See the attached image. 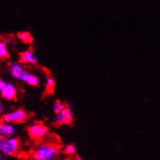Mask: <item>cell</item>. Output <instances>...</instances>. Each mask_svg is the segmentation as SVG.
I'll return each mask as SVG.
<instances>
[{
    "instance_id": "6da1fadb",
    "label": "cell",
    "mask_w": 160,
    "mask_h": 160,
    "mask_svg": "<svg viewBox=\"0 0 160 160\" xmlns=\"http://www.w3.org/2000/svg\"><path fill=\"white\" fill-rule=\"evenodd\" d=\"M59 154V150L55 145L41 143L34 148L30 160H55Z\"/></svg>"
},
{
    "instance_id": "7a4b0ae2",
    "label": "cell",
    "mask_w": 160,
    "mask_h": 160,
    "mask_svg": "<svg viewBox=\"0 0 160 160\" xmlns=\"http://www.w3.org/2000/svg\"><path fill=\"white\" fill-rule=\"evenodd\" d=\"M28 118L27 112L22 108H18L16 110L9 112L3 116V122L11 124H21L25 122Z\"/></svg>"
},
{
    "instance_id": "3957f363",
    "label": "cell",
    "mask_w": 160,
    "mask_h": 160,
    "mask_svg": "<svg viewBox=\"0 0 160 160\" xmlns=\"http://www.w3.org/2000/svg\"><path fill=\"white\" fill-rule=\"evenodd\" d=\"M27 132H28V135H30V138H34V139H40V138L46 136L47 134L48 133L49 129L48 127L44 125L43 123L37 122L29 126Z\"/></svg>"
},
{
    "instance_id": "277c9868",
    "label": "cell",
    "mask_w": 160,
    "mask_h": 160,
    "mask_svg": "<svg viewBox=\"0 0 160 160\" xmlns=\"http://www.w3.org/2000/svg\"><path fill=\"white\" fill-rule=\"evenodd\" d=\"M19 148V140L15 137L6 138L2 153L6 156H13L17 154Z\"/></svg>"
},
{
    "instance_id": "5b68a950",
    "label": "cell",
    "mask_w": 160,
    "mask_h": 160,
    "mask_svg": "<svg viewBox=\"0 0 160 160\" xmlns=\"http://www.w3.org/2000/svg\"><path fill=\"white\" fill-rule=\"evenodd\" d=\"M73 121V114L71 108L68 105L61 111L60 113L57 114L55 118V122L58 125H70Z\"/></svg>"
},
{
    "instance_id": "8992f818",
    "label": "cell",
    "mask_w": 160,
    "mask_h": 160,
    "mask_svg": "<svg viewBox=\"0 0 160 160\" xmlns=\"http://www.w3.org/2000/svg\"><path fill=\"white\" fill-rule=\"evenodd\" d=\"M0 95L2 98L7 101L15 100L17 96V91L16 88L13 84L11 82H7L6 81V85L4 86L3 89L0 92Z\"/></svg>"
},
{
    "instance_id": "52a82bcc",
    "label": "cell",
    "mask_w": 160,
    "mask_h": 160,
    "mask_svg": "<svg viewBox=\"0 0 160 160\" xmlns=\"http://www.w3.org/2000/svg\"><path fill=\"white\" fill-rule=\"evenodd\" d=\"M37 61H38V59H37V55L30 49L24 50L19 54V62L21 63L34 65L37 64Z\"/></svg>"
},
{
    "instance_id": "ba28073f",
    "label": "cell",
    "mask_w": 160,
    "mask_h": 160,
    "mask_svg": "<svg viewBox=\"0 0 160 160\" xmlns=\"http://www.w3.org/2000/svg\"><path fill=\"white\" fill-rule=\"evenodd\" d=\"M19 81H23V82L26 83L27 84L30 86H33V87H35V86H38L40 84V79H39V77L37 75H36L35 73H33L28 71H24V72L23 73L22 76H21Z\"/></svg>"
},
{
    "instance_id": "9c48e42d",
    "label": "cell",
    "mask_w": 160,
    "mask_h": 160,
    "mask_svg": "<svg viewBox=\"0 0 160 160\" xmlns=\"http://www.w3.org/2000/svg\"><path fill=\"white\" fill-rule=\"evenodd\" d=\"M16 129L13 124L6 122H0V135L6 138L13 137L16 134Z\"/></svg>"
},
{
    "instance_id": "30bf717a",
    "label": "cell",
    "mask_w": 160,
    "mask_h": 160,
    "mask_svg": "<svg viewBox=\"0 0 160 160\" xmlns=\"http://www.w3.org/2000/svg\"><path fill=\"white\" fill-rule=\"evenodd\" d=\"M9 71L13 78L19 81L25 69L23 66V63H21L20 62H13L9 65Z\"/></svg>"
},
{
    "instance_id": "8fae6325",
    "label": "cell",
    "mask_w": 160,
    "mask_h": 160,
    "mask_svg": "<svg viewBox=\"0 0 160 160\" xmlns=\"http://www.w3.org/2000/svg\"><path fill=\"white\" fill-rule=\"evenodd\" d=\"M17 37L20 41L23 43L27 44H31L34 42V38H33L32 35L27 31H23V32H19L17 34Z\"/></svg>"
},
{
    "instance_id": "7c38bea8",
    "label": "cell",
    "mask_w": 160,
    "mask_h": 160,
    "mask_svg": "<svg viewBox=\"0 0 160 160\" xmlns=\"http://www.w3.org/2000/svg\"><path fill=\"white\" fill-rule=\"evenodd\" d=\"M55 88V81L52 77H48L46 79L45 83V88L46 91L48 94H53Z\"/></svg>"
},
{
    "instance_id": "4fadbf2b",
    "label": "cell",
    "mask_w": 160,
    "mask_h": 160,
    "mask_svg": "<svg viewBox=\"0 0 160 160\" xmlns=\"http://www.w3.org/2000/svg\"><path fill=\"white\" fill-rule=\"evenodd\" d=\"M9 57L8 46L6 42L0 40V59H6Z\"/></svg>"
},
{
    "instance_id": "5bb4252c",
    "label": "cell",
    "mask_w": 160,
    "mask_h": 160,
    "mask_svg": "<svg viewBox=\"0 0 160 160\" xmlns=\"http://www.w3.org/2000/svg\"><path fill=\"white\" fill-rule=\"evenodd\" d=\"M65 107H66V104H65L64 102H62L61 101L58 100L55 102V104H54L53 111L54 112H55V115H57V114L60 113Z\"/></svg>"
},
{
    "instance_id": "9a60e30c",
    "label": "cell",
    "mask_w": 160,
    "mask_h": 160,
    "mask_svg": "<svg viewBox=\"0 0 160 160\" xmlns=\"http://www.w3.org/2000/svg\"><path fill=\"white\" fill-rule=\"evenodd\" d=\"M64 152L68 156H72L74 155L76 152V148L75 145L73 144H68L65 146L64 149Z\"/></svg>"
},
{
    "instance_id": "2e32d148",
    "label": "cell",
    "mask_w": 160,
    "mask_h": 160,
    "mask_svg": "<svg viewBox=\"0 0 160 160\" xmlns=\"http://www.w3.org/2000/svg\"><path fill=\"white\" fill-rule=\"evenodd\" d=\"M5 141H6V138L0 135V152H2V149H3V145H4Z\"/></svg>"
},
{
    "instance_id": "e0dca14e",
    "label": "cell",
    "mask_w": 160,
    "mask_h": 160,
    "mask_svg": "<svg viewBox=\"0 0 160 160\" xmlns=\"http://www.w3.org/2000/svg\"><path fill=\"white\" fill-rule=\"evenodd\" d=\"M6 81H4V80L3 79H0V92H1L2 90L3 89V88H4V86L6 85Z\"/></svg>"
},
{
    "instance_id": "ac0fdd59",
    "label": "cell",
    "mask_w": 160,
    "mask_h": 160,
    "mask_svg": "<svg viewBox=\"0 0 160 160\" xmlns=\"http://www.w3.org/2000/svg\"><path fill=\"white\" fill-rule=\"evenodd\" d=\"M0 160H9V159H8V156L3 154H0Z\"/></svg>"
},
{
    "instance_id": "d6986e66",
    "label": "cell",
    "mask_w": 160,
    "mask_h": 160,
    "mask_svg": "<svg viewBox=\"0 0 160 160\" xmlns=\"http://www.w3.org/2000/svg\"><path fill=\"white\" fill-rule=\"evenodd\" d=\"M3 104H2L1 101H0V116L3 115Z\"/></svg>"
}]
</instances>
